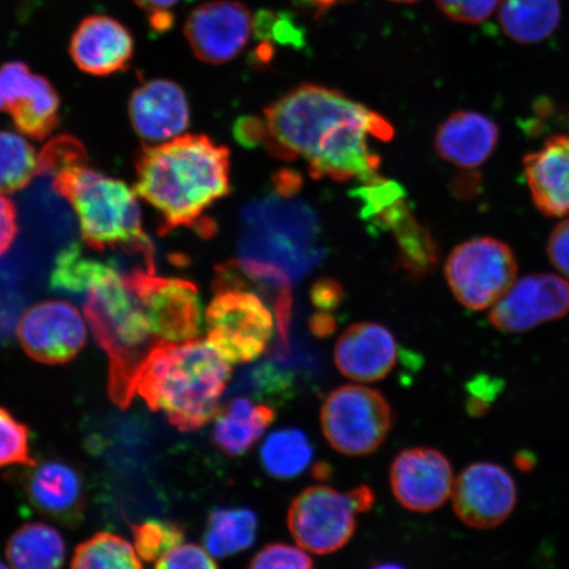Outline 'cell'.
Returning <instances> with one entry per match:
<instances>
[{
  "label": "cell",
  "instance_id": "6da1fadb",
  "mask_svg": "<svg viewBox=\"0 0 569 569\" xmlns=\"http://www.w3.org/2000/svg\"><path fill=\"white\" fill-rule=\"evenodd\" d=\"M262 122V141L270 153L283 160H305L317 180H377L380 156L369 140L393 138V127L379 113L337 90L310 83L270 104Z\"/></svg>",
  "mask_w": 569,
  "mask_h": 569
},
{
  "label": "cell",
  "instance_id": "7a4b0ae2",
  "mask_svg": "<svg viewBox=\"0 0 569 569\" xmlns=\"http://www.w3.org/2000/svg\"><path fill=\"white\" fill-rule=\"evenodd\" d=\"M133 190L160 213L162 233L202 230L204 212L230 194V151L204 134L148 147L139 156Z\"/></svg>",
  "mask_w": 569,
  "mask_h": 569
},
{
  "label": "cell",
  "instance_id": "3957f363",
  "mask_svg": "<svg viewBox=\"0 0 569 569\" xmlns=\"http://www.w3.org/2000/svg\"><path fill=\"white\" fill-rule=\"evenodd\" d=\"M231 365L208 340L156 345L134 376V391L181 431H196L216 418Z\"/></svg>",
  "mask_w": 569,
  "mask_h": 569
},
{
  "label": "cell",
  "instance_id": "277c9868",
  "mask_svg": "<svg viewBox=\"0 0 569 569\" xmlns=\"http://www.w3.org/2000/svg\"><path fill=\"white\" fill-rule=\"evenodd\" d=\"M280 193V191H279ZM273 196L243 212L239 268L254 282L288 289L317 264L323 251L315 211L302 202Z\"/></svg>",
  "mask_w": 569,
  "mask_h": 569
},
{
  "label": "cell",
  "instance_id": "5b68a950",
  "mask_svg": "<svg viewBox=\"0 0 569 569\" xmlns=\"http://www.w3.org/2000/svg\"><path fill=\"white\" fill-rule=\"evenodd\" d=\"M52 187L67 199L80 222L84 244L98 252L122 249L154 269V249L142 230L138 194L123 181L87 166V159L56 169Z\"/></svg>",
  "mask_w": 569,
  "mask_h": 569
},
{
  "label": "cell",
  "instance_id": "8992f818",
  "mask_svg": "<svg viewBox=\"0 0 569 569\" xmlns=\"http://www.w3.org/2000/svg\"><path fill=\"white\" fill-rule=\"evenodd\" d=\"M92 336L109 358V396L120 409L130 407L134 376L156 340L144 308L126 273H118L88 291L83 305Z\"/></svg>",
  "mask_w": 569,
  "mask_h": 569
},
{
  "label": "cell",
  "instance_id": "52a82bcc",
  "mask_svg": "<svg viewBox=\"0 0 569 569\" xmlns=\"http://www.w3.org/2000/svg\"><path fill=\"white\" fill-rule=\"evenodd\" d=\"M216 291L204 315L209 345L230 365L259 359L277 329L273 311L234 266L220 269Z\"/></svg>",
  "mask_w": 569,
  "mask_h": 569
},
{
  "label": "cell",
  "instance_id": "ba28073f",
  "mask_svg": "<svg viewBox=\"0 0 569 569\" xmlns=\"http://www.w3.org/2000/svg\"><path fill=\"white\" fill-rule=\"evenodd\" d=\"M375 495L366 486L351 492L326 486L306 488L290 505L288 526L303 550L327 555L350 542L356 531V516L373 507Z\"/></svg>",
  "mask_w": 569,
  "mask_h": 569
},
{
  "label": "cell",
  "instance_id": "9c48e42d",
  "mask_svg": "<svg viewBox=\"0 0 569 569\" xmlns=\"http://www.w3.org/2000/svg\"><path fill=\"white\" fill-rule=\"evenodd\" d=\"M513 249L492 237L462 241L445 264L451 293L461 306L473 311L490 310L513 287L518 277Z\"/></svg>",
  "mask_w": 569,
  "mask_h": 569
},
{
  "label": "cell",
  "instance_id": "30bf717a",
  "mask_svg": "<svg viewBox=\"0 0 569 569\" xmlns=\"http://www.w3.org/2000/svg\"><path fill=\"white\" fill-rule=\"evenodd\" d=\"M320 425L333 450L347 457H365L386 442L393 426V410L380 391L345 386L327 396Z\"/></svg>",
  "mask_w": 569,
  "mask_h": 569
},
{
  "label": "cell",
  "instance_id": "8fae6325",
  "mask_svg": "<svg viewBox=\"0 0 569 569\" xmlns=\"http://www.w3.org/2000/svg\"><path fill=\"white\" fill-rule=\"evenodd\" d=\"M159 343H182L201 333L203 309L194 283L166 279L146 268L126 273Z\"/></svg>",
  "mask_w": 569,
  "mask_h": 569
},
{
  "label": "cell",
  "instance_id": "7c38bea8",
  "mask_svg": "<svg viewBox=\"0 0 569 569\" xmlns=\"http://www.w3.org/2000/svg\"><path fill=\"white\" fill-rule=\"evenodd\" d=\"M24 352L42 365H66L83 350L88 327L80 311L66 301H44L24 311L18 325Z\"/></svg>",
  "mask_w": 569,
  "mask_h": 569
},
{
  "label": "cell",
  "instance_id": "4fadbf2b",
  "mask_svg": "<svg viewBox=\"0 0 569 569\" xmlns=\"http://www.w3.org/2000/svg\"><path fill=\"white\" fill-rule=\"evenodd\" d=\"M455 515L473 529H493L513 513L517 483L511 475L495 462H473L455 479L452 489Z\"/></svg>",
  "mask_w": 569,
  "mask_h": 569
},
{
  "label": "cell",
  "instance_id": "5bb4252c",
  "mask_svg": "<svg viewBox=\"0 0 569 569\" xmlns=\"http://www.w3.org/2000/svg\"><path fill=\"white\" fill-rule=\"evenodd\" d=\"M568 312L569 281L560 274L537 273L517 279L489 310V320L498 331L522 333Z\"/></svg>",
  "mask_w": 569,
  "mask_h": 569
},
{
  "label": "cell",
  "instance_id": "9a60e30c",
  "mask_svg": "<svg viewBox=\"0 0 569 569\" xmlns=\"http://www.w3.org/2000/svg\"><path fill=\"white\" fill-rule=\"evenodd\" d=\"M59 109L60 97L46 77L21 61L0 67V112H9L24 137L48 138L59 124Z\"/></svg>",
  "mask_w": 569,
  "mask_h": 569
},
{
  "label": "cell",
  "instance_id": "2e32d148",
  "mask_svg": "<svg viewBox=\"0 0 569 569\" xmlns=\"http://www.w3.org/2000/svg\"><path fill=\"white\" fill-rule=\"evenodd\" d=\"M455 483L451 461L429 447L408 448L390 468V487L397 501L416 513H430L448 501Z\"/></svg>",
  "mask_w": 569,
  "mask_h": 569
},
{
  "label": "cell",
  "instance_id": "e0dca14e",
  "mask_svg": "<svg viewBox=\"0 0 569 569\" xmlns=\"http://www.w3.org/2000/svg\"><path fill=\"white\" fill-rule=\"evenodd\" d=\"M253 19L244 4L218 0L191 12L184 36L198 60L222 66L238 57L248 44Z\"/></svg>",
  "mask_w": 569,
  "mask_h": 569
},
{
  "label": "cell",
  "instance_id": "ac0fdd59",
  "mask_svg": "<svg viewBox=\"0 0 569 569\" xmlns=\"http://www.w3.org/2000/svg\"><path fill=\"white\" fill-rule=\"evenodd\" d=\"M20 483L36 511L52 521L73 528L87 509L83 476L60 459L36 461L20 473Z\"/></svg>",
  "mask_w": 569,
  "mask_h": 569
},
{
  "label": "cell",
  "instance_id": "d6986e66",
  "mask_svg": "<svg viewBox=\"0 0 569 569\" xmlns=\"http://www.w3.org/2000/svg\"><path fill=\"white\" fill-rule=\"evenodd\" d=\"M134 41L130 30L109 16L84 18L76 28L69 54L83 73L106 77L130 67Z\"/></svg>",
  "mask_w": 569,
  "mask_h": 569
},
{
  "label": "cell",
  "instance_id": "ffe728a7",
  "mask_svg": "<svg viewBox=\"0 0 569 569\" xmlns=\"http://www.w3.org/2000/svg\"><path fill=\"white\" fill-rule=\"evenodd\" d=\"M131 123L138 137L147 142L172 140L190 123V107L180 84L152 80L134 89L128 103Z\"/></svg>",
  "mask_w": 569,
  "mask_h": 569
},
{
  "label": "cell",
  "instance_id": "44dd1931",
  "mask_svg": "<svg viewBox=\"0 0 569 569\" xmlns=\"http://www.w3.org/2000/svg\"><path fill=\"white\" fill-rule=\"evenodd\" d=\"M397 340L387 327L358 323L341 333L336 346V365L341 375L353 381L375 382L387 379L400 358Z\"/></svg>",
  "mask_w": 569,
  "mask_h": 569
},
{
  "label": "cell",
  "instance_id": "7402d4cb",
  "mask_svg": "<svg viewBox=\"0 0 569 569\" xmlns=\"http://www.w3.org/2000/svg\"><path fill=\"white\" fill-rule=\"evenodd\" d=\"M523 173L540 212L550 218L569 216V133L550 138L526 156Z\"/></svg>",
  "mask_w": 569,
  "mask_h": 569
},
{
  "label": "cell",
  "instance_id": "603a6c76",
  "mask_svg": "<svg viewBox=\"0 0 569 569\" xmlns=\"http://www.w3.org/2000/svg\"><path fill=\"white\" fill-rule=\"evenodd\" d=\"M500 128L478 111L460 110L439 126L433 147L445 161L461 169H478L496 151Z\"/></svg>",
  "mask_w": 569,
  "mask_h": 569
},
{
  "label": "cell",
  "instance_id": "cb8c5ba5",
  "mask_svg": "<svg viewBox=\"0 0 569 569\" xmlns=\"http://www.w3.org/2000/svg\"><path fill=\"white\" fill-rule=\"evenodd\" d=\"M274 418L276 411L269 405L234 398L213 418L212 442L230 457H241L258 443Z\"/></svg>",
  "mask_w": 569,
  "mask_h": 569
},
{
  "label": "cell",
  "instance_id": "d4e9b609",
  "mask_svg": "<svg viewBox=\"0 0 569 569\" xmlns=\"http://www.w3.org/2000/svg\"><path fill=\"white\" fill-rule=\"evenodd\" d=\"M498 20L505 34L519 44H538L557 31L560 0H500Z\"/></svg>",
  "mask_w": 569,
  "mask_h": 569
},
{
  "label": "cell",
  "instance_id": "484cf974",
  "mask_svg": "<svg viewBox=\"0 0 569 569\" xmlns=\"http://www.w3.org/2000/svg\"><path fill=\"white\" fill-rule=\"evenodd\" d=\"M6 557L12 569H61L66 563L67 543L52 526L27 523L12 532Z\"/></svg>",
  "mask_w": 569,
  "mask_h": 569
},
{
  "label": "cell",
  "instance_id": "4316f807",
  "mask_svg": "<svg viewBox=\"0 0 569 569\" xmlns=\"http://www.w3.org/2000/svg\"><path fill=\"white\" fill-rule=\"evenodd\" d=\"M259 521L252 510L216 509L211 511L203 543L211 557L224 559L249 549L258 533Z\"/></svg>",
  "mask_w": 569,
  "mask_h": 569
},
{
  "label": "cell",
  "instance_id": "83f0119b",
  "mask_svg": "<svg viewBox=\"0 0 569 569\" xmlns=\"http://www.w3.org/2000/svg\"><path fill=\"white\" fill-rule=\"evenodd\" d=\"M312 447L306 433L297 429L279 430L266 439L260 450L261 465L276 479L289 480L302 475L312 460Z\"/></svg>",
  "mask_w": 569,
  "mask_h": 569
},
{
  "label": "cell",
  "instance_id": "f1b7e54d",
  "mask_svg": "<svg viewBox=\"0 0 569 569\" xmlns=\"http://www.w3.org/2000/svg\"><path fill=\"white\" fill-rule=\"evenodd\" d=\"M119 269L110 262L84 254L80 244L73 243L57 256L51 283L54 289L82 293L117 276Z\"/></svg>",
  "mask_w": 569,
  "mask_h": 569
},
{
  "label": "cell",
  "instance_id": "f546056e",
  "mask_svg": "<svg viewBox=\"0 0 569 569\" xmlns=\"http://www.w3.org/2000/svg\"><path fill=\"white\" fill-rule=\"evenodd\" d=\"M70 569H144L134 547L111 532H98L77 547Z\"/></svg>",
  "mask_w": 569,
  "mask_h": 569
},
{
  "label": "cell",
  "instance_id": "4dcf8cb0",
  "mask_svg": "<svg viewBox=\"0 0 569 569\" xmlns=\"http://www.w3.org/2000/svg\"><path fill=\"white\" fill-rule=\"evenodd\" d=\"M40 174V158L21 134L0 131V194L23 190Z\"/></svg>",
  "mask_w": 569,
  "mask_h": 569
},
{
  "label": "cell",
  "instance_id": "1f68e13d",
  "mask_svg": "<svg viewBox=\"0 0 569 569\" xmlns=\"http://www.w3.org/2000/svg\"><path fill=\"white\" fill-rule=\"evenodd\" d=\"M132 533L134 550L146 561L161 559L184 540V532L180 526L156 519L132 526Z\"/></svg>",
  "mask_w": 569,
  "mask_h": 569
},
{
  "label": "cell",
  "instance_id": "d6a6232c",
  "mask_svg": "<svg viewBox=\"0 0 569 569\" xmlns=\"http://www.w3.org/2000/svg\"><path fill=\"white\" fill-rule=\"evenodd\" d=\"M31 432L9 410L0 407V468L10 466L31 467Z\"/></svg>",
  "mask_w": 569,
  "mask_h": 569
},
{
  "label": "cell",
  "instance_id": "836d02e7",
  "mask_svg": "<svg viewBox=\"0 0 569 569\" xmlns=\"http://www.w3.org/2000/svg\"><path fill=\"white\" fill-rule=\"evenodd\" d=\"M248 569H315V566L309 555L297 547L276 543L256 555Z\"/></svg>",
  "mask_w": 569,
  "mask_h": 569
},
{
  "label": "cell",
  "instance_id": "e575fe53",
  "mask_svg": "<svg viewBox=\"0 0 569 569\" xmlns=\"http://www.w3.org/2000/svg\"><path fill=\"white\" fill-rule=\"evenodd\" d=\"M500 0H437L448 19L465 24H480L496 11Z\"/></svg>",
  "mask_w": 569,
  "mask_h": 569
},
{
  "label": "cell",
  "instance_id": "d590c367",
  "mask_svg": "<svg viewBox=\"0 0 569 569\" xmlns=\"http://www.w3.org/2000/svg\"><path fill=\"white\" fill-rule=\"evenodd\" d=\"M154 569H218L211 555L197 545H180L163 555Z\"/></svg>",
  "mask_w": 569,
  "mask_h": 569
},
{
  "label": "cell",
  "instance_id": "8d00e7d4",
  "mask_svg": "<svg viewBox=\"0 0 569 569\" xmlns=\"http://www.w3.org/2000/svg\"><path fill=\"white\" fill-rule=\"evenodd\" d=\"M547 256L558 273L569 281V218L553 227L547 244Z\"/></svg>",
  "mask_w": 569,
  "mask_h": 569
},
{
  "label": "cell",
  "instance_id": "74e56055",
  "mask_svg": "<svg viewBox=\"0 0 569 569\" xmlns=\"http://www.w3.org/2000/svg\"><path fill=\"white\" fill-rule=\"evenodd\" d=\"M18 234V213L16 204L4 194H0V256L12 247Z\"/></svg>",
  "mask_w": 569,
  "mask_h": 569
},
{
  "label": "cell",
  "instance_id": "f35d334b",
  "mask_svg": "<svg viewBox=\"0 0 569 569\" xmlns=\"http://www.w3.org/2000/svg\"><path fill=\"white\" fill-rule=\"evenodd\" d=\"M341 297H343V291L332 280H320L311 291L312 302L317 308L323 310L336 309Z\"/></svg>",
  "mask_w": 569,
  "mask_h": 569
},
{
  "label": "cell",
  "instance_id": "ab89813d",
  "mask_svg": "<svg viewBox=\"0 0 569 569\" xmlns=\"http://www.w3.org/2000/svg\"><path fill=\"white\" fill-rule=\"evenodd\" d=\"M134 3L149 13V17L156 16V13L170 12L178 0H133Z\"/></svg>",
  "mask_w": 569,
  "mask_h": 569
},
{
  "label": "cell",
  "instance_id": "60d3db41",
  "mask_svg": "<svg viewBox=\"0 0 569 569\" xmlns=\"http://www.w3.org/2000/svg\"><path fill=\"white\" fill-rule=\"evenodd\" d=\"M336 320L330 316H317L311 320V330L315 331L317 337L325 338L331 336L336 331Z\"/></svg>",
  "mask_w": 569,
  "mask_h": 569
},
{
  "label": "cell",
  "instance_id": "b9f144b4",
  "mask_svg": "<svg viewBox=\"0 0 569 569\" xmlns=\"http://www.w3.org/2000/svg\"><path fill=\"white\" fill-rule=\"evenodd\" d=\"M303 2L312 7L318 13H323L330 10L331 7L345 2V0H303Z\"/></svg>",
  "mask_w": 569,
  "mask_h": 569
},
{
  "label": "cell",
  "instance_id": "7bdbcfd3",
  "mask_svg": "<svg viewBox=\"0 0 569 569\" xmlns=\"http://www.w3.org/2000/svg\"><path fill=\"white\" fill-rule=\"evenodd\" d=\"M372 569H405V568L402 566H400V565L383 563V565H377Z\"/></svg>",
  "mask_w": 569,
  "mask_h": 569
},
{
  "label": "cell",
  "instance_id": "ee69618b",
  "mask_svg": "<svg viewBox=\"0 0 569 569\" xmlns=\"http://www.w3.org/2000/svg\"><path fill=\"white\" fill-rule=\"evenodd\" d=\"M390 2H396V3H415V2H418V0H390Z\"/></svg>",
  "mask_w": 569,
  "mask_h": 569
},
{
  "label": "cell",
  "instance_id": "f6af8a7d",
  "mask_svg": "<svg viewBox=\"0 0 569 569\" xmlns=\"http://www.w3.org/2000/svg\"><path fill=\"white\" fill-rule=\"evenodd\" d=\"M0 569H11L10 567H7L2 561H0Z\"/></svg>",
  "mask_w": 569,
  "mask_h": 569
}]
</instances>
